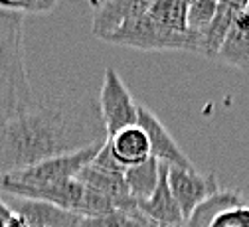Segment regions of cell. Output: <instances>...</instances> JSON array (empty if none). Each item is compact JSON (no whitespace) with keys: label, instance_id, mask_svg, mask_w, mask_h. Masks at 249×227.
I'll return each instance as SVG.
<instances>
[{"label":"cell","instance_id":"obj_1","mask_svg":"<svg viewBox=\"0 0 249 227\" xmlns=\"http://www.w3.org/2000/svg\"><path fill=\"white\" fill-rule=\"evenodd\" d=\"M107 128L93 97L36 101L0 122V176L105 142Z\"/></svg>","mask_w":249,"mask_h":227},{"label":"cell","instance_id":"obj_16","mask_svg":"<svg viewBox=\"0 0 249 227\" xmlns=\"http://www.w3.org/2000/svg\"><path fill=\"white\" fill-rule=\"evenodd\" d=\"M75 180L91 190H95L103 196L115 200V202H127L131 200L129 198V192H127V184H124V178L123 174H107V172H99L91 166H85L77 176Z\"/></svg>","mask_w":249,"mask_h":227},{"label":"cell","instance_id":"obj_22","mask_svg":"<svg viewBox=\"0 0 249 227\" xmlns=\"http://www.w3.org/2000/svg\"><path fill=\"white\" fill-rule=\"evenodd\" d=\"M10 215H12V211H10V208L4 204L2 193H0V227H4V225H6V221L10 219Z\"/></svg>","mask_w":249,"mask_h":227},{"label":"cell","instance_id":"obj_25","mask_svg":"<svg viewBox=\"0 0 249 227\" xmlns=\"http://www.w3.org/2000/svg\"><path fill=\"white\" fill-rule=\"evenodd\" d=\"M243 14H245V18H247V24H249V0H247V6H245V10H243Z\"/></svg>","mask_w":249,"mask_h":227},{"label":"cell","instance_id":"obj_12","mask_svg":"<svg viewBox=\"0 0 249 227\" xmlns=\"http://www.w3.org/2000/svg\"><path fill=\"white\" fill-rule=\"evenodd\" d=\"M166 172H168V166L160 164L157 188H154V192L144 202H139L137 208L148 221L157 223V225H184V217H182L180 208L170 192Z\"/></svg>","mask_w":249,"mask_h":227},{"label":"cell","instance_id":"obj_9","mask_svg":"<svg viewBox=\"0 0 249 227\" xmlns=\"http://www.w3.org/2000/svg\"><path fill=\"white\" fill-rule=\"evenodd\" d=\"M2 200L12 213L20 215L26 221L28 227H79L81 223V217L77 213L46 202L24 200L16 196H6V193H2Z\"/></svg>","mask_w":249,"mask_h":227},{"label":"cell","instance_id":"obj_20","mask_svg":"<svg viewBox=\"0 0 249 227\" xmlns=\"http://www.w3.org/2000/svg\"><path fill=\"white\" fill-rule=\"evenodd\" d=\"M57 0H0V8L10 12H50Z\"/></svg>","mask_w":249,"mask_h":227},{"label":"cell","instance_id":"obj_23","mask_svg":"<svg viewBox=\"0 0 249 227\" xmlns=\"http://www.w3.org/2000/svg\"><path fill=\"white\" fill-rule=\"evenodd\" d=\"M4 227H28V225H26V221H24L20 215L12 213V215H10V219L6 221V225H4Z\"/></svg>","mask_w":249,"mask_h":227},{"label":"cell","instance_id":"obj_8","mask_svg":"<svg viewBox=\"0 0 249 227\" xmlns=\"http://www.w3.org/2000/svg\"><path fill=\"white\" fill-rule=\"evenodd\" d=\"M137 124L142 128L148 139L150 156L157 158L160 164L176 166V168H194L190 158L184 154V150L178 146V142L168 133V128L144 105L137 107Z\"/></svg>","mask_w":249,"mask_h":227},{"label":"cell","instance_id":"obj_19","mask_svg":"<svg viewBox=\"0 0 249 227\" xmlns=\"http://www.w3.org/2000/svg\"><path fill=\"white\" fill-rule=\"evenodd\" d=\"M215 10H217V0H194V2H188V8H186V30L200 34L215 16Z\"/></svg>","mask_w":249,"mask_h":227},{"label":"cell","instance_id":"obj_6","mask_svg":"<svg viewBox=\"0 0 249 227\" xmlns=\"http://www.w3.org/2000/svg\"><path fill=\"white\" fill-rule=\"evenodd\" d=\"M97 105H99V113L107 128V137H113L115 133L123 131V128L137 124L139 103L133 99V95L124 87L123 79L113 68L105 70Z\"/></svg>","mask_w":249,"mask_h":227},{"label":"cell","instance_id":"obj_21","mask_svg":"<svg viewBox=\"0 0 249 227\" xmlns=\"http://www.w3.org/2000/svg\"><path fill=\"white\" fill-rule=\"evenodd\" d=\"M89 166L95 168V170H99V172H107V174H124V170H127V168H123V166L119 164V160L113 156L111 146H109L107 140H105L103 146L97 150L95 158L91 160Z\"/></svg>","mask_w":249,"mask_h":227},{"label":"cell","instance_id":"obj_14","mask_svg":"<svg viewBox=\"0 0 249 227\" xmlns=\"http://www.w3.org/2000/svg\"><path fill=\"white\" fill-rule=\"evenodd\" d=\"M215 59L235 70H249V24L243 12L231 24Z\"/></svg>","mask_w":249,"mask_h":227},{"label":"cell","instance_id":"obj_4","mask_svg":"<svg viewBox=\"0 0 249 227\" xmlns=\"http://www.w3.org/2000/svg\"><path fill=\"white\" fill-rule=\"evenodd\" d=\"M101 146H103V142L87 146L77 152L53 156V158H48L30 168H24V170H18L12 174H4V178L26 184V186H50V184L68 182V180H73L85 166L91 164V160L95 158V154Z\"/></svg>","mask_w":249,"mask_h":227},{"label":"cell","instance_id":"obj_5","mask_svg":"<svg viewBox=\"0 0 249 227\" xmlns=\"http://www.w3.org/2000/svg\"><path fill=\"white\" fill-rule=\"evenodd\" d=\"M184 227H249V204L237 192L220 190L192 211Z\"/></svg>","mask_w":249,"mask_h":227},{"label":"cell","instance_id":"obj_10","mask_svg":"<svg viewBox=\"0 0 249 227\" xmlns=\"http://www.w3.org/2000/svg\"><path fill=\"white\" fill-rule=\"evenodd\" d=\"M152 0H105L93 12V34L105 40L123 24L144 14Z\"/></svg>","mask_w":249,"mask_h":227},{"label":"cell","instance_id":"obj_24","mask_svg":"<svg viewBox=\"0 0 249 227\" xmlns=\"http://www.w3.org/2000/svg\"><path fill=\"white\" fill-rule=\"evenodd\" d=\"M146 227H184V225H157V223L148 221V225H146Z\"/></svg>","mask_w":249,"mask_h":227},{"label":"cell","instance_id":"obj_11","mask_svg":"<svg viewBox=\"0 0 249 227\" xmlns=\"http://www.w3.org/2000/svg\"><path fill=\"white\" fill-rule=\"evenodd\" d=\"M247 0H217V10L212 22L200 32V55L215 59L217 50L224 44L235 18L245 10Z\"/></svg>","mask_w":249,"mask_h":227},{"label":"cell","instance_id":"obj_13","mask_svg":"<svg viewBox=\"0 0 249 227\" xmlns=\"http://www.w3.org/2000/svg\"><path fill=\"white\" fill-rule=\"evenodd\" d=\"M113 156L119 160V164L123 168H131L137 166L146 158H150V146L144 131L139 124L127 126L123 131L115 133L113 137L107 139Z\"/></svg>","mask_w":249,"mask_h":227},{"label":"cell","instance_id":"obj_27","mask_svg":"<svg viewBox=\"0 0 249 227\" xmlns=\"http://www.w3.org/2000/svg\"><path fill=\"white\" fill-rule=\"evenodd\" d=\"M91 2H95V0H91Z\"/></svg>","mask_w":249,"mask_h":227},{"label":"cell","instance_id":"obj_17","mask_svg":"<svg viewBox=\"0 0 249 227\" xmlns=\"http://www.w3.org/2000/svg\"><path fill=\"white\" fill-rule=\"evenodd\" d=\"M186 8H188L186 0H152L146 14L168 30L188 32L186 30Z\"/></svg>","mask_w":249,"mask_h":227},{"label":"cell","instance_id":"obj_2","mask_svg":"<svg viewBox=\"0 0 249 227\" xmlns=\"http://www.w3.org/2000/svg\"><path fill=\"white\" fill-rule=\"evenodd\" d=\"M34 103L24 55V14L0 8V122Z\"/></svg>","mask_w":249,"mask_h":227},{"label":"cell","instance_id":"obj_15","mask_svg":"<svg viewBox=\"0 0 249 227\" xmlns=\"http://www.w3.org/2000/svg\"><path fill=\"white\" fill-rule=\"evenodd\" d=\"M159 172H160V162L152 156L141 162V164L124 170L123 178H124V184H127L129 198L135 200L137 204L144 202L159 184Z\"/></svg>","mask_w":249,"mask_h":227},{"label":"cell","instance_id":"obj_7","mask_svg":"<svg viewBox=\"0 0 249 227\" xmlns=\"http://www.w3.org/2000/svg\"><path fill=\"white\" fill-rule=\"evenodd\" d=\"M168 186L172 196L180 208L184 221L192 215V211L220 192L215 174H200L196 168H176L168 166Z\"/></svg>","mask_w":249,"mask_h":227},{"label":"cell","instance_id":"obj_18","mask_svg":"<svg viewBox=\"0 0 249 227\" xmlns=\"http://www.w3.org/2000/svg\"><path fill=\"white\" fill-rule=\"evenodd\" d=\"M148 219L137 210H113L99 217L81 219L79 227H146Z\"/></svg>","mask_w":249,"mask_h":227},{"label":"cell","instance_id":"obj_3","mask_svg":"<svg viewBox=\"0 0 249 227\" xmlns=\"http://www.w3.org/2000/svg\"><path fill=\"white\" fill-rule=\"evenodd\" d=\"M103 42L117 44V46H129L137 50H184L200 53V38L194 32H174L159 22H154L146 12L123 24L117 32L109 34Z\"/></svg>","mask_w":249,"mask_h":227},{"label":"cell","instance_id":"obj_26","mask_svg":"<svg viewBox=\"0 0 249 227\" xmlns=\"http://www.w3.org/2000/svg\"><path fill=\"white\" fill-rule=\"evenodd\" d=\"M186 2H194V0H186Z\"/></svg>","mask_w":249,"mask_h":227}]
</instances>
